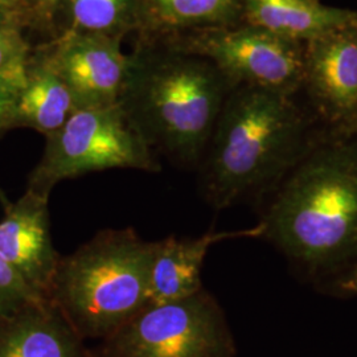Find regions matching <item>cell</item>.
<instances>
[{"label": "cell", "mask_w": 357, "mask_h": 357, "mask_svg": "<svg viewBox=\"0 0 357 357\" xmlns=\"http://www.w3.org/2000/svg\"><path fill=\"white\" fill-rule=\"evenodd\" d=\"M295 96L237 86L227 97L202 166L208 204L225 209L275 187L324 131Z\"/></svg>", "instance_id": "cell-1"}, {"label": "cell", "mask_w": 357, "mask_h": 357, "mask_svg": "<svg viewBox=\"0 0 357 357\" xmlns=\"http://www.w3.org/2000/svg\"><path fill=\"white\" fill-rule=\"evenodd\" d=\"M344 289L348 290V291H355V293H357V266L355 268V271H354V274L351 275V278L345 282Z\"/></svg>", "instance_id": "cell-21"}, {"label": "cell", "mask_w": 357, "mask_h": 357, "mask_svg": "<svg viewBox=\"0 0 357 357\" xmlns=\"http://www.w3.org/2000/svg\"><path fill=\"white\" fill-rule=\"evenodd\" d=\"M0 257L38 296L50 299L61 259L52 241L50 196L26 190L19 200L4 206Z\"/></svg>", "instance_id": "cell-10"}, {"label": "cell", "mask_w": 357, "mask_h": 357, "mask_svg": "<svg viewBox=\"0 0 357 357\" xmlns=\"http://www.w3.org/2000/svg\"><path fill=\"white\" fill-rule=\"evenodd\" d=\"M94 357H231L233 339L216 299L205 289L191 296L150 302L101 340Z\"/></svg>", "instance_id": "cell-6"}, {"label": "cell", "mask_w": 357, "mask_h": 357, "mask_svg": "<svg viewBox=\"0 0 357 357\" xmlns=\"http://www.w3.org/2000/svg\"><path fill=\"white\" fill-rule=\"evenodd\" d=\"M121 38L61 31L38 51L70 91L77 109L109 107L119 103L131 54Z\"/></svg>", "instance_id": "cell-9"}, {"label": "cell", "mask_w": 357, "mask_h": 357, "mask_svg": "<svg viewBox=\"0 0 357 357\" xmlns=\"http://www.w3.org/2000/svg\"><path fill=\"white\" fill-rule=\"evenodd\" d=\"M0 202H1L3 206L10 204V200L7 199V196L4 195V192L1 191V190H0Z\"/></svg>", "instance_id": "cell-22"}, {"label": "cell", "mask_w": 357, "mask_h": 357, "mask_svg": "<svg viewBox=\"0 0 357 357\" xmlns=\"http://www.w3.org/2000/svg\"><path fill=\"white\" fill-rule=\"evenodd\" d=\"M259 237L311 271L357 257V134H323L284 176Z\"/></svg>", "instance_id": "cell-2"}, {"label": "cell", "mask_w": 357, "mask_h": 357, "mask_svg": "<svg viewBox=\"0 0 357 357\" xmlns=\"http://www.w3.org/2000/svg\"><path fill=\"white\" fill-rule=\"evenodd\" d=\"M203 57L233 88L255 86L296 96L303 77V44L240 23L156 41Z\"/></svg>", "instance_id": "cell-7"}, {"label": "cell", "mask_w": 357, "mask_h": 357, "mask_svg": "<svg viewBox=\"0 0 357 357\" xmlns=\"http://www.w3.org/2000/svg\"><path fill=\"white\" fill-rule=\"evenodd\" d=\"M43 156L26 190L50 196L66 178L113 168L159 172L153 151L131 125L122 107L77 109L64 125L45 137Z\"/></svg>", "instance_id": "cell-5"}, {"label": "cell", "mask_w": 357, "mask_h": 357, "mask_svg": "<svg viewBox=\"0 0 357 357\" xmlns=\"http://www.w3.org/2000/svg\"><path fill=\"white\" fill-rule=\"evenodd\" d=\"M64 0H26L29 26L54 35Z\"/></svg>", "instance_id": "cell-19"}, {"label": "cell", "mask_w": 357, "mask_h": 357, "mask_svg": "<svg viewBox=\"0 0 357 357\" xmlns=\"http://www.w3.org/2000/svg\"><path fill=\"white\" fill-rule=\"evenodd\" d=\"M38 301L45 299L38 296L19 273L0 257V317Z\"/></svg>", "instance_id": "cell-18"}, {"label": "cell", "mask_w": 357, "mask_h": 357, "mask_svg": "<svg viewBox=\"0 0 357 357\" xmlns=\"http://www.w3.org/2000/svg\"><path fill=\"white\" fill-rule=\"evenodd\" d=\"M259 227L243 231L206 233L197 238L169 236L153 243L150 268L151 302H168L191 296L203 290L202 270L212 245L240 236L259 237Z\"/></svg>", "instance_id": "cell-12"}, {"label": "cell", "mask_w": 357, "mask_h": 357, "mask_svg": "<svg viewBox=\"0 0 357 357\" xmlns=\"http://www.w3.org/2000/svg\"><path fill=\"white\" fill-rule=\"evenodd\" d=\"M153 255L132 228L98 231L61 257L50 301L84 340H103L151 302Z\"/></svg>", "instance_id": "cell-4"}, {"label": "cell", "mask_w": 357, "mask_h": 357, "mask_svg": "<svg viewBox=\"0 0 357 357\" xmlns=\"http://www.w3.org/2000/svg\"><path fill=\"white\" fill-rule=\"evenodd\" d=\"M31 54L23 29L0 28V131L15 98L26 85Z\"/></svg>", "instance_id": "cell-17"}, {"label": "cell", "mask_w": 357, "mask_h": 357, "mask_svg": "<svg viewBox=\"0 0 357 357\" xmlns=\"http://www.w3.org/2000/svg\"><path fill=\"white\" fill-rule=\"evenodd\" d=\"M243 0H137L139 43L243 23Z\"/></svg>", "instance_id": "cell-13"}, {"label": "cell", "mask_w": 357, "mask_h": 357, "mask_svg": "<svg viewBox=\"0 0 357 357\" xmlns=\"http://www.w3.org/2000/svg\"><path fill=\"white\" fill-rule=\"evenodd\" d=\"M75 110L70 91L36 50L29 59L26 85L10 107L3 131L32 128L48 137L61 128Z\"/></svg>", "instance_id": "cell-15"}, {"label": "cell", "mask_w": 357, "mask_h": 357, "mask_svg": "<svg viewBox=\"0 0 357 357\" xmlns=\"http://www.w3.org/2000/svg\"><path fill=\"white\" fill-rule=\"evenodd\" d=\"M52 301L0 317V357H94Z\"/></svg>", "instance_id": "cell-11"}, {"label": "cell", "mask_w": 357, "mask_h": 357, "mask_svg": "<svg viewBox=\"0 0 357 357\" xmlns=\"http://www.w3.org/2000/svg\"><path fill=\"white\" fill-rule=\"evenodd\" d=\"M4 26H13V24H11V23H10V22H7V20H6V19H4V17H1V16H0V28H4ZM17 28H19V26H17ZM20 29H22V28H20Z\"/></svg>", "instance_id": "cell-23"}, {"label": "cell", "mask_w": 357, "mask_h": 357, "mask_svg": "<svg viewBox=\"0 0 357 357\" xmlns=\"http://www.w3.org/2000/svg\"><path fill=\"white\" fill-rule=\"evenodd\" d=\"M63 31L122 38L137 31V0H64Z\"/></svg>", "instance_id": "cell-16"}, {"label": "cell", "mask_w": 357, "mask_h": 357, "mask_svg": "<svg viewBox=\"0 0 357 357\" xmlns=\"http://www.w3.org/2000/svg\"><path fill=\"white\" fill-rule=\"evenodd\" d=\"M233 89L203 57L139 43L119 106L153 151L178 166L197 167Z\"/></svg>", "instance_id": "cell-3"}, {"label": "cell", "mask_w": 357, "mask_h": 357, "mask_svg": "<svg viewBox=\"0 0 357 357\" xmlns=\"http://www.w3.org/2000/svg\"><path fill=\"white\" fill-rule=\"evenodd\" d=\"M243 23L301 44L357 24V11L320 0H243Z\"/></svg>", "instance_id": "cell-14"}, {"label": "cell", "mask_w": 357, "mask_h": 357, "mask_svg": "<svg viewBox=\"0 0 357 357\" xmlns=\"http://www.w3.org/2000/svg\"><path fill=\"white\" fill-rule=\"evenodd\" d=\"M301 91L326 134L356 135L357 24L303 44Z\"/></svg>", "instance_id": "cell-8"}, {"label": "cell", "mask_w": 357, "mask_h": 357, "mask_svg": "<svg viewBox=\"0 0 357 357\" xmlns=\"http://www.w3.org/2000/svg\"><path fill=\"white\" fill-rule=\"evenodd\" d=\"M0 16L22 29L29 26L26 0H0Z\"/></svg>", "instance_id": "cell-20"}]
</instances>
